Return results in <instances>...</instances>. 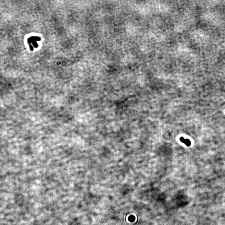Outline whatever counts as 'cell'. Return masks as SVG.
I'll return each instance as SVG.
<instances>
[{"label":"cell","mask_w":225,"mask_h":225,"mask_svg":"<svg viewBox=\"0 0 225 225\" xmlns=\"http://www.w3.org/2000/svg\"><path fill=\"white\" fill-rule=\"evenodd\" d=\"M180 140H181V142L183 143L187 146H190V145H191V142H190V140H189V139H185L183 137H181L180 138Z\"/></svg>","instance_id":"1"}]
</instances>
